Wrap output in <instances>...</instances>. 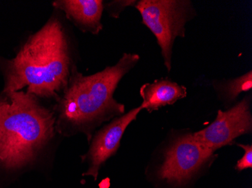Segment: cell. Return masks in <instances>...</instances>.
Returning <instances> with one entry per match:
<instances>
[{"instance_id":"obj_4","label":"cell","mask_w":252,"mask_h":188,"mask_svg":"<svg viewBox=\"0 0 252 188\" xmlns=\"http://www.w3.org/2000/svg\"><path fill=\"white\" fill-rule=\"evenodd\" d=\"M134 7L155 36L164 66L170 73L175 40L185 37L186 25L197 15L193 3L190 0H139Z\"/></svg>"},{"instance_id":"obj_11","label":"cell","mask_w":252,"mask_h":188,"mask_svg":"<svg viewBox=\"0 0 252 188\" xmlns=\"http://www.w3.org/2000/svg\"><path fill=\"white\" fill-rule=\"evenodd\" d=\"M137 1L134 0H115L110 2H104V10L107 11L109 16L113 18H118L120 14L126 9L127 7L133 6L135 5Z\"/></svg>"},{"instance_id":"obj_8","label":"cell","mask_w":252,"mask_h":188,"mask_svg":"<svg viewBox=\"0 0 252 188\" xmlns=\"http://www.w3.org/2000/svg\"><path fill=\"white\" fill-rule=\"evenodd\" d=\"M53 5L63 11L66 18L84 33L97 35L104 27L101 23L104 1L56 0Z\"/></svg>"},{"instance_id":"obj_12","label":"cell","mask_w":252,"mask_h":188,"mask_svg":"<svg viewBox=\"0 0 252 188\" xmlns=\"http://www.w3.org/2000/svg\"><path fill=\"white\" fill-rule=\"evenodd\" d=\"M238 146L243 148L245 151L244 155L238 161L235 169L239 172L252 167V145H243L237 144Z\"/></svg>"},{"instance_id":"obj_2","label":"cell","mask_w":252,"mask_h":188,"mask_svg":"<svg viewBox=\"0 0 252 188\" xmlns=\"http://www.w3.org/2000/svg\"><path fill=\"white\" fill-rule=\"evenodd\" d=\"M139 61V55L124 53L115 65L91 76L73 66L67 85L56 100L57 131L65 135L82 133L90 141L97 127L124 114V105L113 95L123 77Z\"/></svg>"},{"instance_id":"obj_6","label":"cell","mask_w":252,"mask_h":188,"mask_svg":"<svg viewBox=\"0 0 252 188\" xmlns=\"http://www.w3.org/2000/svg\"><path fill=\"white\" fill-rule=\"evenodd\" d=\"M252 92L226 111L219 110L215 121L201 131L193 133L195 139L212 152L231 145L241 135L252 133Z\"/></svg>"},{"instance_id":"obj_7","label":"cell","mask_w":252,"mask_h":188,"mask_svg":"<svg viewBox=\"0 0 252 188\" xmlns=\"http://www.w3.org/2000/svg\"><path fill=\"white\" fill-rule=\"evenodd\" d=\"M142 110V107H137L126 114L113 118L92 137L89 151L83 158L89 165L83 175H89L93 176L94 180L97 179L102 165L117 154L125 131L131 122L135 121L137 114Z\"/></svg>"},{"instance_id":"obj_9","label":"cell","mask_w":252,"mask_h":188,"mask_svg":"<svg viewBox=\"0 0 252 188\" xmlns=\"http://www.w3.org/2000/svg\"><path fill=\"white\" fill-rule=\"evenodd\" d=\"M142 98L141 107L149 112L166 106L175 104L188 96V89L168 78L156 79L152 83H146L140 88Z\"/></svg>"},{"instance_id":"obj_1","label":"cell","mask_w":252,"mask_h":188,"mask_svg":"<svg viewBox=\"0 0 252 188\" xmlns=\"http://www.w3.org/2000/svg\"><path fill=\"white\" fill-rule=\"evenodd\" d=\"M73 52L70 38L60 20L53 16L32 34L11 60L0 58L2 92L26 88L37 98H59L67 85Z\"/></svg>"},{"instance_id":"obj_3","label":"cell","mask_w":252,"mask_h":188,"mask_svg":"<svg viewBox=\"0 0 252 188\" xmlns=\"http://www.w3.org/2000/svg\"><path fill=\"white\" fill-rule=\"evenodd\" d=\"M38 99L23 90L1 93L0 169L32 163L55 135V114Z\"/></svg>"},{"instance_id":"obj_10","label":"cell","mask_w":252,"mask_h":188,"mask_svg":"<svg viewBox=\"0 0 252 188\" xmlns=\"http://www.w3.org/2000/svg\"><path fill=\"white\" fill-rule=\"evenodd\" d=\"M212 84L219 100L226 105L232 104L242 93L252 92V71L234 79L214 80Z\"/></svg>"},{"instance_id":"obj_5","label":"cell","mask_w":252,"mask_h":188,"mask_svg":"<svg viewBox=\"0 0 252 188\" xmlns=\"http://www.w3.org/2000/svg\"><path fill=\"white\" fill-rule=\"evenodd\" d=\"M215 153L203 148L192 133L180 134L165 148L157 168L158 179L174 185H182L206 166Z\"/></svg>"}]
</instances>
